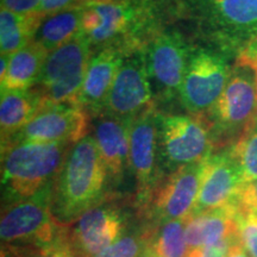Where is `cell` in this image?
I'll return each instance as SVG.
<instances>
[{"label":"cell","mask_w":257,"mask_h":257,"mask_svg":"<svg viewBox=\"0 0 257 257\" xmlns=\"http://www.w3.org/2000/svg\"><path fill=\"white\" fill-rule=\"evenodd\" d=\"M81 34L93 53L120 47L127 54L146 49L163 29L178 22L176 0H85Z\"/></svg>","instance_id":"cell-1"},{"label":"cell","mask_w":257,"mask_h":257,"mask_svg":"<svg viewBox=\"0 0 257 257\" xmlns=\"http://www.w3.org/2000/svg\"><path fill=\"white\" fill-rule=\"evenodd\" d=\"M191 37L230 59L257 38V0H176Z\"/></svg>","instance_id":"cell-2"},{"label":"cell","mask_w":257,"mask_h":257,"mask_svg":"<svg viewBox=\"0 0 257 257\" xmlns=\"http://www.w3.org/2000/svg\"><path fill=\"white\" fill-rule=\"evenodd\" d=\"M110 179L91 134L74 144L53 185L51 211L69 226L107 197Z\"/></svg>","instance_id":"cell-3"},{"label":"cell","mask_w":257,"mask_h":257,"mask_svg":"<svg viewBox=\"0 0 257 257\" xmlns=\"http://www.w3.org/2000/svg\"><path fill=\"white\" fill-rule=\"evenodd\" d=\"M73 146L23 142L2 149V208L53 184Z\"/></svg>","instance_id":"cell-4"},{"label":"cell","mask_w":257,"mask_h":257,"mask_svg":"<svg viewBox=\"0 0 257 257\" xmlns=\"http://www.w3.org/2000/svg\"><path fill=\"white\" fill-rule=\"evenodd\" d=\"M204 119L210 128L213 152L232 147L256 123V80L248 67L233 64L226 87Z\"/></svg>","instance_id":"cell-5"},{"label":"cell","mask_w":257,"mask_h":257,"mask_svg":"<svg viewBox=\"0 0 257 257\" xmlns=\"http://www.w3.org/2000/svg\"><path fill=\"white\" fill-rule=\"evenodd\" d=\"M92 55L91 44L81 32L48 54L40 80L34 87L44 107L59 104L79 105Z\"/></svg>","instance_id":"cell-6"},{"label":"cell","mask_w":257,"mask_h":257,"mask_svg":"<svg viewBox=\"0 0 257 257\" xmlns=\"http://www.w3.org/2000/svg\"><path fill=\"white\" fill-rule=\"evenodd\" d=\"M160 166L163 176L202 162L213 153L210 128L204 118L192 114H157Z\"/></svg>","instance_id":"cell-7"},{"label":"cell","mask_w":257,"mask_h":257,"mask_svg":"<svg viewBox=\"0 0 257 257\" xmlns=\"http://www.w3.org/2000/svg\"><path fill=\"white\" fill-rule=\"evenodd\" d=\"M195 41L174 24L159 32L146 47L147 68L156 105L179 100L180 89Z\"/></svg>","instance_id":"cell-8"},{"label":"cell","mask_w":257,"mask_h":257,"mask_svg":"<svg viewBox=\"0 0 257 257\" xmlns=\"http://www.w3.org/2000/svg\"><path fill=\"white\" fill-rule=\"evenodd\" d=\"M53 185L54 182L32 197L2 208L0 237L3 244L43 246L55 242L68 229L53 216Z\"/></svg>","instance_id":"cell-9"},{"label":"cell","mask_w":257,"mask_h":257,"mask_svg":"<svg viewBox=\"0 0 257 257\" xmlns=\"http://www.w3.org/2000/svg\"><path fill=\"white\" fill-rule=\"evenodd\" d=\"M230 57L210 47L195 44L189 56L179 101L188 114L204 118L226 87L233 66Z\"/></svg>","instance_id":"cell-10"},{"label":"cell","mask_w":257,"mask_h":257,"mask_svg":"<svg viewBox=\"0 0 257 257\" xmlns=\"http://www.w3.org/2000/svg\"><path fill=\"white\" fill-rule=\"evenodd\" d=\"M159 108L138 115L130 130V173L136 184L135 207L140 217L146 213L153 192L163 178L157 138Z\"/></svg>","instance_id":"cell-11"},{"label":"cell","mask_w":257,"mask_h":257,"mask_svg":"<svg viewBox=\"0 0 257 257\" xmlns=\"http://www.w3.org/2000/svg\"><path fill=\"white\" fill-rule=\"evenodd\" d=\"M153 108H157V105L148 74L146 51H133L125 56L115 75L101 114L134 120Z\"/></svg>","instance_id":"cell-12"},{"label":"cell","mask_w":257,"mask_h":257,"mask_svg":"<svg viewBox=\"0 0 257 257\" xmlns=\"http://www.w3.org/2000/svg\"><path fill=\"white\" fill-rule=\"evenodd\" d=\"M205 161L182 167L160 180L143 216L148 223L161 224L191 216L200 191Z\"/></svg>","instance_id":"cell-13"},{"label":"cell","mask_w":257,"mask_h":257,"mask_svg":"<svg viewBox=\"0 0 257 257\" xmlns=\"http://www.w3.org/2000/svg\"><path fill=\"white\" fill-rule=\"evenodd\" d=\"M91 115L79 105L46 106L2 149L23 142L76 144L89 135Z\"/></svg>","instance_id":"cell-14"},{"label":"cell","mask_w":257,"mask_h":257,"mask_svg":"<svg viewBox=\"0 0 257 257\" xmlns=\"http://www.w3.org/2000/svg\"><path fill=\"white\" fill-rule=\"evenodd\" d=\"M126 229L127 220L123 210L105 200L74 223L69 240L76 256L93 257L121 238Z\"/></svg>","instance_id":"cell-15"},{"label":"cell","mask_w":257,"mask_h":257,"mask_svg":"<svg viewBox=\"0 0 257 257\" xmlns=\"http://www.w3.org/2000/svg\"><path fill=\"white\" fill-rule=\"evenodd\" d=\"M242 185V174L231 148L213 152L205 161L200 191L191 216L233 204Z\"/></svg>","instance_id":"cell-16"},{"label":"cell","mask_w":257,"mask_h":257,"mask_svg":"<svg viewBox=\"0 0 257 257\" xmlns=\"http://www.w3.org/2000/svg\"><path fill=\"white\" fill-rule=\"evenodd\" d=\"M133 120L101 114L93 119L92 136L112 185H119L130 172V130Z\"/></svg>","instance_id":"cell-17"},{"label":"cell","mask_w":257,"mask_h":257,"mask_svg":"<svg viewBox=\"0 0 257 257\" xmlns=\"http://www.w3.org/2000/svg\"><path fill=\"white\" fill-rule=\"evenodd\" d=\"M127 53L120 47H106L93 53L86 70L79 106L91 118L99 117L115 75Z\"/></svg>","instance_id":"cell-18"},{"label":"cell","mask_w":257,"mask_h":257,"mask_svg":"<svg viewBox=\"0 0 257 257\" xmlns=\"http://www.w3.org/2000/svg\"><path fill=\"white\" fill-rule=\"evenodd\" d=\"M238 216L239 212L236 205L230 204L217 210L186 218L185 239L188 251L206 248L229 236L239 233Z\"/></svg>","instance_id":"cell-19"},{"label":"cell","mask_w":257,"mask_h":257,"mask_svg":"<svg viewBox=\"0 0 257 257\" xmlns=\"http://www.w3.org/2000/svg\"><path fill=\"white\" fill-rule=\"evenodd\" d=\"M44 107L36 89L2 91L0 98V135L2 144L11 140Z\"/></svg>","instance_id":"cell-20"},{"label":"cell","mask_w":257,"mask_h":257,"mask_svg":"<svg viewBox=\"0 0 257 257\" xmlns=\"http://www.w3.org/2000/svg\"><path fill=\"white\" fill-rule=\"evenodd\" d=\"M48 51L32 41L27 47L9 56L8 69L0 78L2 91H27L34 88L40 80Z\"/></svg>","instance_id":"cell-21"},{"label":"cell","mask_w":257,"mask_h":257,"mask_svg":"<svg viewBox=\"0 0 257 257\" xmlns=\"http://www.w3.org/2000/svg\"><path fill=\"white\" fill-rule=\"evenodd\" d=\"M46 16L40 12L18 15L9 10L0 11V49L2 56H11L34 41Z\"/></svg>","instance_id":"cell-22"},{"label":"cell","mask_w":257,"mask_h":257,"mask_svg":"<svg viewBox=\"0 0 257 257\" xmlns=\"http://www.w3.org/2000/svg\"><path fill=\"white\" fill-rule=\"evenodd\" d=\"M81 6L46 16L38 28L34 41L48 53H51L78 36L81 32Z\"/></svg>","instance_id":"cell-23"},{"label":"cell","mask_w":257,"mask_h":257,"mask_svg":"<svg viewBox=\"0 0 257 257\" xmlns=\"http://www.w3.org/2000/svg\"><path fill=\"white\" fill-rule=\"evenodd\" d=\"M185 220H168L152 224L153 232L149 251L156 257H186L188 251L185 239Z\"/></svg>","instance_id":"cell-24"},{"label":"cell","mask_w":257,"mask_h":257,"mask_svg":"<svg viewBox=\"0 0 257 257\" xmlns=\"http://www.w3.org/2000/svg\"><path fill=\"white\" fill-rule=\"evenodd\" d=\"M153 225L148 223L141 230L124 234L117 242L93 257H144L149 250Z\"/></svg>","instance_id":"cell-25"},{"label":"cell","mask_w":257,"mask_h":257,"mask_svg":"<svg viewBox=\"0 0 257 257\" xmlns=\"http://www.w3.org/2000/svg\"><path fill=\"white\" fill-rule=\"evenodd\" d=\"M231 148L243 184L257 180V121Z\"/></svg>","instance_id":"cell-26"},{"label":"cell","mask_w":257,"mask_h":257,"mask_svg":"<svg viewBox=\"0 0 257 257\" xmlns=\"http://www.w3.org/2000/svg\"><path fill=\"white\" fill-rule=\"evenodd\" d=\"M2 257H78L69 240V230L55 242L43 246L3 244Z\"/></svg>","instance_id":"cell-27"},{"label":"cell","mask_w":257,"mask_h":257,"mask_svg":"<svg viewBox=\"0 0 257 257\" xmlns=\"http://www.w3.org/2000/svg\"><path fill=\"white\" fill-rule=\"evenodd\" d=\"M240 244L250 257H257V213L238 216Z\"/></svg>","instance_id":"cell-28"},{"label":"cell","mask_w":257,"mask_h":257,"mask_svg":"<svg viewBox=\"0 0 257 257\" xmlns=\"http://www.w3.org/2000/svg\"><path fill=\"white\" fill-rule=\"evenodd\" d=\"M233 204L236 205L239 214L257 213V180L240 186Z\"/></svg>","instance_id":"cell-29"},{"label":"cell","mask_w":257,"mask_h":257,"mask_svg":"<svg viewBox=\"0 0 257 257\" xmlns=\"http://www.w3.org/2000/svg\"><path fill=\"white\" fill-rule=\"evenodd\" d=\"M42 0H2V9L18 15H32L40 11Z\"/></svg>","instance_id":"cell-30"},{"label":"cell","mask_w":257,"mask_h":257,"mask_svg":"<svg viewBox=\"0 0 257 257\" xmlns=\"http://www.w3.org/2000/svg\"><path fill=\"white\" fill-rule=\"evenodd\" d=\"M234 64L248 67L255 75L257 87V38L245 47L234 59Z\"/></svg>","instance_id":"cell-31"},{"label":"cell","mask_w":257,"mask_h":257,"mask_svg":"<svg viewBox=\"0 0 257 257\" xmlns=\"http://www.w3.org/2000/svg\"><path fill=\"white\" fill-rule=\"evenodd\" d=\"M85 0H42L40 6V14L43 16H49L63 10L76 8L83 4Z\"/></svg>","instance_id":"cell-32"},{"label":"cell","mask_w":257,"mask_h":257,"mask_svg":"<svg viewBox=\"0 0 257 257\" xmlns=\"http://www.w3.org/2000/svg\"><path fill=\"white\" fill-rule=\"evenodd\" d=\"M229 257H250V256L248 255V252L245 251V249L243 248L242 244L239 243L237 244L232 250H231Z\"/></svg>","instance_id":"cell-33"},{"label":"cell","mask_w":257,"mask_h":257,"mask_svg":"<svg viewBox=\"0 0 257 257\" xmlns=\"http://www.w3.org/2000/svg\"><path fill=\"white\" fill-rule=\"evenodd\" d=\"M144 257H156L155 255H154V253H152V252H150L149 251V250H148V252L146 253V256H144Z\"/></svg>","instance_id":"cell-34"}]
</instances>
